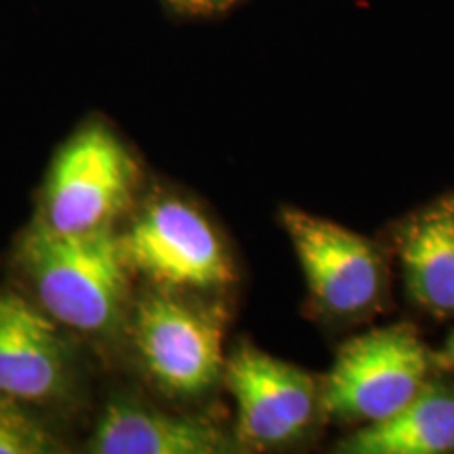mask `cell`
<instances>
[{
  "instance_id": "6da1fadb",
  "label": "cell",
  "mask_w": 454,
  "mask_h": 454,
  "mask_svg": "<svg viewBox=\"0 0 454 454\" xmlns=\"http://www.w3.org/2000/svg\"><path fill=\"white\" fill-rule=\"evenodd\" d=\"M32 301L72 334L116 340L127 334L130 271L116 230L59 234L32 219L15 247Z\"/></svg>"
},
{
  "instance_id": "7a4b0ae2",
  "label": "cell",
  "mask_w": 454,
  "mask_h": 454,
  "mask_svg": "<svg viewBox=\"0 0 454 454\" xmlns=\"http://www.w3.org/2000/svg\"><path fill=\"white\" fill-rule=\"evenodd\" d=\"M227 309L219 294L152 286L133 301L127 334L137 364L175 402H202L223 383Z\"/></svg>"
},
{
  "instance_id": "3957f363",
  "label": "cell",
  "mask_w": 454,
  "mask_h": 454,
  "mask_svg": "<svg viewBox=\"0 0 454 454\" xmlns=\"http://www.w3.org/2000/svg\"><path fill=\"white\" fill-rule=\"evenodd\" d=\"M118 234L130 271L152 286L223 294L238 282L230 244L190 198L152 196Z\"/></svg>"
},
{
  "instance_id": "277c9868",
  "label": "cell",
  "mask_w": 454,
  "mask_h": 454,
  "mask_svg": "<svg viewBox=\"0 0 454 454\" xmlns=\"http://www.w3.org/2000/svg\"><path fill=\"white\" fill-rule=\"evenodd\" d=\"M139 181L137 158L110 124L95 118L55 154L34 219L59 234L116 230Z\"/></svg>"
},
{
  "instance_id": "5b68a950",
  "label": "cell",
  "mask_w": 454,
  "mask_h": 454,
  "mask_svg": "<svg viewBox=\"0 0 454 454\" xmlns=\"http://www.w3.org/2000/svg\"><path fill=\"white\" fill-rule=\"evenodd\" d=\"M438 371V354L412 325L374 328L345 340L320 379L326 421L371 425L411 402Z\"/></svg>"
},
{
  "instance_id": "8992f818",
  "label": "cell",
  "mask_w": 454,
  "mask_h": 454,
  "mask_svg": "<svg viewBox=\"0 0 454 454\" xmlns=\"http://www.w3.org/2000/svg\"><path fill=\"white\" fill-rule=\"evenodd\" d=\"M280 219L320 320L357 325L385 309L389 265L377 242L301 208H282Z\"/></svg>"
},
{
  "instance_id": "52a82bcc",
  "label": "cell",
  "mask_w": 454,
  "mask_h": 454,
  "mask_svg": "<svg viewBox=\"0 0 454 454\" xmlns=\"http://www.w3.org/2000/svg\"><path fill=\"white\" fill-rule=\"evenodd\" d=\"M223 385L234 397V431L244 450L297 446L325 419L314 374L247 340L227 354Z\"/></svg>"
},
{
  "instance_id": "ba28073f",
  "label": "cell",
  "mask_w": 454,
  "mask_h": 454,
  "mask_svg": "<svg viewBox=\"0 0 454 454\" xmlns=\"http://www.w3.org/2000/svg\"><path fill=\"white\" fill-rule=\"evenodd\" d=\"M78 372L72 333L32 299L0 288V395L32 408L66 404Z\"/></svg>"
},
{
  "instance_id": "9c48e42d",
  "label": "cell",
  "mask_w": 454,
  "mask_h": 454,
  "mask_svg": "<svg viewBox=\"0 0 454 454\" xmlns=\"http://www.w3.org/2000/svg\"><path fill=\"white\" fill-rule=\"evenodd\" d=\"M84 450L90 454H230L244 452L236 431L196 414L168 412L130 395L101 411Z\"/></svg>"
},
{
  "instance_id": "30bf717a",
  "label": "cell",
  "mask_w": 454,
  "mask_h": 454,
  "mask_svg": "<svg viewBox=\"0 0 454 454\" xmlns=\"http://www.w3.org/2000/svg\"><path fill=\"white\" fill-rule=\"evenodd\" d=\"M395 253L412 303L440 320L454 317V192L402 221Z\"/></svg>"
},
{
  "instance_id": "8fae6325",
  "label": "cell",
  "mask_w": 454,
  "mask_h": 454,
  "mask_svg": "<svg viewBox=\"0 0 454 454\" xmlns=\"http://www.w3.org/2000/svg\"><path fill=\"white\" fill-rule=\"evenodd\" d=\"M334 446L345 454L454 452V381L435 372L400 411L362 425Z\"/></svg>"
},
{
  "instance_id": "7c38bea8",
  "label": "cell",
  "mask_w": 454,
  "mask_h": 454,
  "mask_svg": "<svg viewBox=\"0 0 454 454\" xmlns=\"http://www.w3.org/2000/svg\"><path fill=\"white\" fill-rule=\"evenodd\" d=\"M64 442L55 435L36 408L0 395V454H57Z\"/></svg>"
},
{
  "instance_id": "4fadbf2b",
  "label": "cell",
  "mask_w": 454,
  "mask_h": 454,
  "mask_svg": "<svg viewBox=\"0 0 454 454\" xmlns=\"http://www.w3.org/2000/svg\"><path fill=\"white\" fill-rule=\"evenodd\" d=\"M175 13L185 17H213L230 11L240 0H162Z\"/></svg>"
},
{
  "instance_id": "5bb4252c",
  "label": "cell",
  "mask_w": 454,
  "mask_h": 454,
  "mask_svg": "<svg viewBox=\"0 0 454 454\" xmlns=\"http://www.w3.org/2000/svg\"><path fill=\"white\" fill-rule=\"evenodd\" d=\"M438 366L454 379V331L450 333V337L446 339L444 349L438 354Z\"/></svg>"
}]
</instances>
